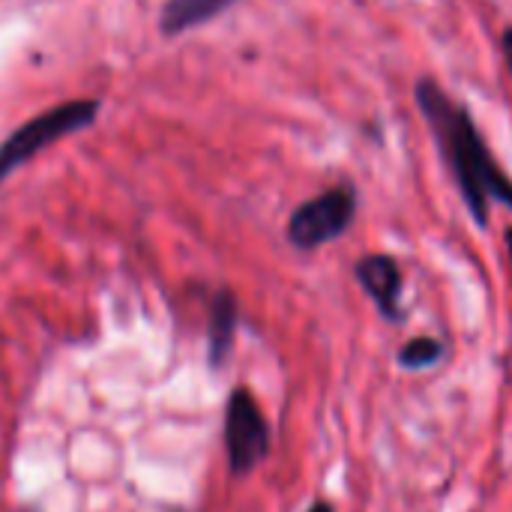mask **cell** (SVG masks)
Masks as SVG:
<instances>
[{
	"instance_id": "cell-1",
	"label": "cell",
	"mask_w": 512,
	"mask_h": 512,
	"mask_svg": "<svg viewBox=\"0 0 512 512\" xmlns=\"http://www.w3.org/2000/svg\"><path fill=\"white\" fill-rule=\"evenodd\" d=\"M417 105L435 132L441 153L453 165L465 204L471 207L477 225H486L489 198L512 210V180L486 150V141L480 138L471 114L462 105H456L450 93L432 78H423L417 84Z\"/></svg>"
},
{
	"instance_id": "cell-2",
	"label": "cell",
	"mask_w": 512,
	"mask_h": 512,
	"mask_svg": "<svg viewBox=\"0 0 512 512\" xmlns=\"http://www.w3.org/2000/svg\"><path fill=\"white\" fill-rule=\"evenodd\" d=\"M99 105L93 99H78V102H66L57 105L45 114H39L36 120H30L27 126H21L18 132H12L3 144H0V183L27 159H33L39 150L51 147L57 138L84 129L96 120Z\"/></svg>"
},
{
	"instance_id": "cell-3",
	"label": "cell",
	"mask_w": 512,
	"mask_h": 512,
	"mask_svg": "<svg viewBox=\"0 0 512 512\" xmlns=\"http://www.w3.org/2000/svg\"><path fill=\"white\" fill-rule=\"evenodd\" d=\"M354 210H357V195L351 186L327 189L324 195H318L294 210V216L288 222V237L300 249L324 246L348 231V225L354 222Z\"/></svg>"
},
{
	"instance_id": "cell-4",
	"label": "cell",
	"mask_w": 512,
	"mask_h": 512,
	"mask_svg": "<svg viewBox=\"0 0 512 512\" xmlns=\"http://www.w3.org/2000/svg\"><path fill=\"white\" fill-rule=\"evenodd\" d=\"M225 450L234 474H249L270 453V426L246 387H237L225 408Z\"/></svg>"
},
{
	"instance_id": "cell-5",
	"label": "cell",
	"mask_w": 512,
	"mask_h": 512,
	"mask_svg": "<svg viewBox=\"0 0 512 512\" xmlns=\"http://www.w3.org/2000/svg\"><path fill=\"white\" fill-rule=\"evenodd\" d=\"M357 279H360L363 291L375 300V306L381 309L384 318H390V321L402 318V309H399L402 270L390 255H366L357 264Z\"/></svg>"
},
{
	"instance_id": "cell-6",
	"label": "cell",
	"mask_w": 512,
	"mask_h": 512,
	"mask_svg": "<svg viewBox=\"0 0 512 512\" xmlns=\"http://www.w3.org/2000/svg\"><path fill=\"white\" fill-rule=\"evenodd\" d=\"M237 336V300L231 291H219L210 303V327H207V348L210 366H222L234 348Z\"/></svg>"
},
{
	"instance_id": "cell-7",
	"label": "cell",
	"mask_w": 512,
	"mask_h": 512,
	"mask_svg": "<svg viewBox=\"0 0 512 512\" xmlns=\"http://www.w3.org/2000/svg\"><path fill=\"white\" fill-rule=\"evenodd\" d=\"M231 3L234 0H168L162 9V33L174 36L189 27H198L201 21L219 15Z\"/></svg>"
},
{
	"instance_id": "cell-8",
	"label": "cell",
	"mask_w": 512,
	"mask_h": 512,
	"mask_svg": "<svg viewBox=\"0 0 512 512\" xmlns=\"http://www.w3.org/2000/svg\"><path fill=\"white\" fill-rule=\"evenodd\" d=\"M441 354H444V345H441L438 339L420 336V339H411V342L399 351V363H402L405 369L420 372V369L435 366V363L441 360Z\"/></svg>"
},
{
	"instance_id": "cell-9",
	"label": "cell",
	"mask_w": 512,
	"mask_h": 512,
	"mask_svg": "<svg viewBox=\"0 0 512 512\" xmlns=\"http://www.w3.org/2000/svg\"><path fill=\"white\" fill-rule=\"evenodd\" d=\"M504 54H507V63H510L512 72V27L510 30H504Z\"/></svg>"
},
{
	"instance_id": "cell-10",
	"label": "cell",
	"mask_w": 512,
	"mask_h": 512,
	"mask_svg": "<svg viewBox=\"0 0 512 512\" xmlns=\"http://www.w3.org/2000/svg\"><path fill=\"white\" fill-rule=\"evenodd\" d=\"M306 512H333V507H330L327 501H318V504H312Z\"/></svg>"
},
{
	"instance_id": "cell-11",
	"label": "cell",
	"mask_w": 512,
	"mask_h": 512,
	"mask_svg": "<svg viewBox=\"0 0 512 512\" xmlns=\"http://www.w3.org/2000/svg\"><path fill=\"white\" fill-rule=\"evenodd\" d=\"M507 249H510V261H512V228H507Z\"/></svg>"
}]
</instances>
